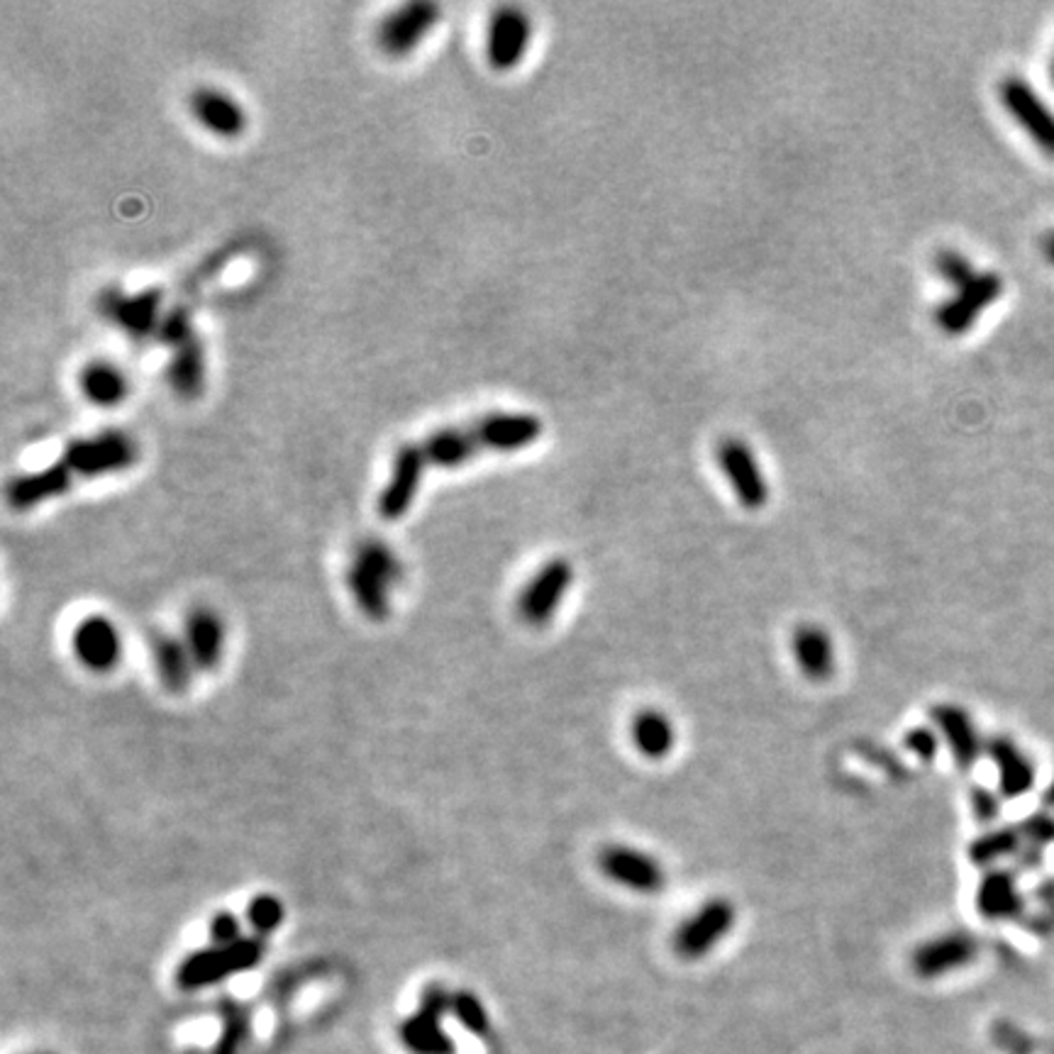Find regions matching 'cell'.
I'll return each instance as SVG.
<instances>
[{"label": "cell", "instance_id": "cell-1", "mask_svg": "<svg viewBox=\"0 0 1054 1054\" xmlns=\"http://www.w3.org/2000/svg\"><path fill=\"white\" fill-rule=\"evenodd\" d=\"M156 337L159 343L172 349L166 379L172 383L174 393L184 401L200 399L203 389H206V351H203V343L194 323H191V315L184 308L164 313Z\"/></svg>", "mask_w": 1054, "mask_h": 1054}, {"label": "cell", "instance_id": "cell-2", "mask_svg": "<svg viewBox=\"0 0 1054 1054\" xmlns=\"http://www.w3.org/2000/svg\"><path fill=\"white\" fill-rule=\"evenodd\" d=\"M262 957L264 943L259 937H242L232 945H210L181 961L176 984L186 991L206 989V986L220 984L232 974L254 969Z\"/></svg>", "mask_w": 1054, "mask_h": 1054}, {"label": "cell", "instance_id": "cell-3", "mask_svg": "<svg viewBox=\"0 0 1054 1054\" xmlns=\"http://www.w3.org/2000/svg\"><path fill=\"white\" fill-rule=\"evenodd\" d=\"M138 459V442L116 427L69 442L62 455V464L74 474V479H96V476L128 471Z\"/></svg>", "mask_w": 1054, "mask_h": 1054}, {"label": "cell", "instance_id": "cell-4", "mask_svg": "<svg viewBox=\"0 0 1054 1054\" xmlns=\"http://www.w3.org/2000/svg\"><path fill=\"white\" fill-rule=\"evenodd\" d=\"M738 923V909L728 899H710L678 923L674 931V952L682 959H703L710 955Z\"/></svg>", "mask_w": 1054, "mask_h": 1054}, {"label": "cell", "instance_id": "cell-5", "mask_svg": "<svg viewBox=\"0 0 1054 1054\" xmlns=\"http://www.w3.org/2000/svg\"><path fill=\"white\" fill-rule=\"evenodd\" d=\"M999 98L1030 142L1047 159H1054V110L1037 90L1023 76H1006L999 86Z\"/></svg>", "mask_w": 1054, "mask_h": 1054}, {"label": "cell", "instance_id": "cell-6", "mask_svg": "<svg viewBox=\"0 0 1054 1054\" xmlns=\"http://www.w3.org/2000/svg\"><path fill=\"white\" fill-rule=\"evenodd\" d=\"M598 869L616 887L632 893H660L666 889V871L654 855L630 845H608L598 852Z\"/></svg>", "mask_w": 1054, "mask_h": 1054}, {"label": "cell", "instance_id": "cell-7", "mask_svg": "<svg viewBox=\"0 0 1054 1054\" xmlns=\"http://www.w3.org/2000/svg\"><path fill=\"white\" fill-rule=\"evenodd\" d=\"M1003 276L999 271H979L977 279L959 289L955 296L935 308V325L949 337L965 335L986 308L1003 296Z\"/></svg>", "mask_w": 1054, "mask_h": 1054}, {"label": "cell", "instance_id": "cell-8", "mask_svg": "<svg viewBox=\"0 0 1054 1054\" xmlns=\"http://www.w3.org/2000/svg\"><path fill=\"white\" fill-rule=\"evenodd\" d=\"M574 584V566L569 559H550L525 584L518 596V613L528 626H547L562 608V600Z\"/></svg>", "mask_w": 1054, "mask_h": 1054}, {"label": "cell", "instance_id": "cell-9", "mask_svg": "<svg viewBox=\"0 0 1054 1054\" xmlns=\"http://www.w3.org/2000/svg\"><path fill=\"white\" fill-rule=\"evenodd\" d=\"M452 993L433 984L427 986L421 1008L415 1015L405 1018L399 1030V1037L408 1052L413 1054H452L455 1042L442 1030V1018L449 1013Z\"/></svg>", "mask_w": 1054, "mask_h": 1054}, {"label": "cell", "instance_id": "cell-10", "mask_svg": "<svg viewBox=\"0 0 1054 1054\" xmlns=\"http://www.w3.org/2000/svg\"><path fill=\"white\" fill-rule=\"evenodd\" d=\"M98 311L124 335L146 339L156 335L159 325H162V291L144 289L138 293H124L120 289H108L100 293Z\"/></svg>", "mask_w": 1054, "mask_h": 1054}, {"label": "cell", "instance_id": "cell-11", "mask_svg": "<svg viewBox=\"0 0 1054 1054\" xmlns=\"http://www.w3.org/2000/svg\"><path fill=\"white\" fill-rule=\"evenodd\" d=\"M439 18L442 8L433 3V0H413V3L395 8L393 13L379 22V47L383 50V54L395 56V59L411 54L421 47L423 40L435 30Z\"/></svg>", "mask_w": 1054, "mask_h": 1054}, {"label": "cell", "instance_id": "cell-12", "mask_svg": "<svg viewBox=\"0 0 1054 1054\" xmlns=\"http://www.w3.org/2000/svg\"><path fill=\"white\" fill-rule=\"evenodd\" d=\"M718 467L732 486V493L747 510H762L769 503V481L759 467L752 447L740 437H725L716 447Z\"/></svg>", "mask_w": 1054, "mask_h": 1054}, {"label": "cell", "instance_id": "cell-13", "mask_svg": "<svg viewBox=\"0 0 1054 1054\" xmlns=\"http://www.w3.org/2000/svg\"><path fill=\"white\" fill-rule=\"evenodd\" d=\"M532 40V20L523 8L501 6L486 28V62L496 72H510L525 59Z\"/></svg>", "mask_w": 1054, "mask_h": 1054}, {"label": "cell", "instance_id": "cell-14", "mask_svg": "<svg viewBox=\"0 0 1054 1054\" xmlns=\"http://www.w3.org/2000/svg\"><path fill=\"white\" fill-rule=\"evenodd\" d=\"M979 957V939L957 931L925 939L911 952V969L921 979H943L945 974L969 967Z\"/></svg>", "mask_w": 1054, "mask_h": 1054}, {"label": "cell", "instance_id": "cell-15", "mask_svg": "<svg viewBox=\"0 0 1054 1054\" xmlns=\"http://www.w3.org/2000/svg\"><path fill=\"white\" fill-rule=\"evenodd\" d=\"M427 457L423 445L399 447L391 464L389 481L379 496V513L387 520H401L413 508L417 491H421Z\"/></svg>", "mask_w": 1054, "mask_h": 1054}, {"label": "cell", "instance_id": "cell-16", "mask_svg": "<svg viewBox=\"0 0 1054 1054\" xmlns=\"http://www.w3.org/2000/svg\"><path fill=\"white\" fill-rule=\"evenodd\" d=\"M481 452H518L542 437V421L532 413H489L469 423Z\"/></svg>", "mask_w": 1054, "mask_h": 1054}, {"label": "cell", "instance_id": "cell-17", "mask_svg": "<svg viewBox=\"0 0 1054 1054\" xmlns=\"http://www.w3.org/2000/svg\"><path fill=\"white\" fill-rule=\"evenodd\" d=\"M188 110L194 120L220 140H237L247 130V110L228 90L198 86L188 94Z\"/></svg>", "mask_w": 1054, "mask_h": 1054}, {"label": "cell", "instance_id": "cell-18", "mask_svg": "<svg viewBox=\"0 0 1054 1054\" xmlns=\"http://www.w3.org/2000/svg\"><path fill=\"white\" fill-rule=\"evenodd\" d=\"M74 654L90 672L106 674L116 669L122 656V640L116 626L104 616H90L74 630Z\"/></svg>", "mask_w": 1054, "mask_h": 1054}, {"label": "cell", "instance_id": "cell-19", "mask_svg": "<svg viewBox=\"0 0 1054 1054\" xmlns=\"http://www.w3.org/2000/svg\"><path fill=\"white\" fill-rule=\"evenodd\" d=\"M931 720L935 730L943 735L947 750L961 772L977 764L984 742L977 725H974L965 708L955 706V703H937L931 710Z\"/></svg>", "mask_w": 1054, "mask_h": 1054}, {"label": "cell", "instance_id": "cell-20", "mask_svg": "<svg viewBox=\"0 0 1054 1054\" xmlns=\"http://www.w3.org/2000/svg\"><path fill=\"white\" fill-rule=\"evenodd\" d=\"M791 654L801 674L811 682H825L835 672V642L830 632L815 622H803L793 630Z\"/></svg>", "mask_w": 1054, "mask_h": 1054}, {"label": "cell", "instance_id": "cell-21", "mask_svg": "<svg viewBox=\"0 0 1054 1054\" xmlns=\"http://www.w3.org/2000/svg\"><path fill=\"white\" fill-rule=\"evenodd\" d=\"M993 767L999 769V791L1003 798H1020L1035 786L1037 769L1020 747L1008 738H991L986 742Z\"/></svg>", "mask_w": 1054, "mask_h": 1054}, {"label": "cell", "instance_id": "cell-22", "mask_svg": "<svg viewBox=\"0 0 1054 1054\" xmlns=\"http://www.w3.org/2000/svg\"><path fill=\"white\" fill-rule=\"evenodd\" d=\"M74 474L64 467L62 459L50 464L47 469L22 474L8 486V503L15 510H30L50 498L62 496L72 489Z\"/></svg>", "mask_w": 1054, "mask_h": 1054}, {"label": "cell", "instance_id": "cell-23", "mask_svg": "<svg viewBox=\"0 0 1054 1054\" xmlns=\"http://www.w3.org/2000/svg\"><path fill=\"white\" fill-rule=\"evenodd\" d=\"M977 909L986 921H1013L1025 909L1018 879L1006 869L986 871L977 889Z\"/></svg>", "mask_w": 1054, "mask_h": 1054}, {"label": "cell", "instance_id": "cell-24", "mask_svg": "<svg viewBox=\"0 0 1054 1054\" xmlns=\"http://www.w3.org/2000/svg\"><path fill=\"white\" fill-rule=\"evenodd\" d=\"M186 648L191 652L196 669L210 672L220 664L225 650V628L222 620L213 613V610H194L186 622Z\"/></svg>", "mask_w": 1054, "mask_h": 1054}, {"label": "cell", "instance_id": "cell-25", "mask_svg": "<svg viewBox=\"0 0 1054 1054\" xmlns=\"http://www.w3.org/2000/svg\"><path fill=\"white\" fill-rule=\"evenodd\" d=\"M84 399L98 408H116L130 395V379L120 367L106 359H94L78 373Z\"/></svg>", "mask_w": 1054, "mask_h": 1054}, {"label": "cell", "instance_id": "cell-26", "mask_svg": "<svg viewBox=\"0 0 1054 1054\" xmlns=\"http://www.w3.org/2000/svg\"><path fill=\"white\" fill-rule=\"evenodd\" d=\"M423 452L427 457V464L442 469H457L461 464H467L481 455L479 442H476L471 427L469 425H455V427H442L435 435H430L423 442Z\"/></svg>", "mask_w": 1054, "mask_h": 1054}, {"label": "cell", "instance_id": "cell-27", "mask_svg": "<svg viewBox=\"0 0 1054 1054\" xmlns=\"http://www.w3.org/2000/svg\"><path fill=\"white\" fill-rule=\"evenodd\" d=\"M630 735L634 750L648 759H664L676 747V728L672 718L656 708H642L632 718Z\"/></svg>", "mask_w": 1054, "mask_h": 1054}, {"label": "cell", "instance_id": "cell-28", "mask_svg": "<svg viewBox=\"0 0 1054 1054\" xmlns=\"http://www.w3.org/2000/svg\"><path fill=\"white\" fill-rule=\"evenodd\" d=\"M152 654L159 678H162L164 686L174 691V694H184L196 666L194 660H191L186 642L172 638V634H159L152 644Z\"/></svg>", "mask_w": 1054, "mask_h": 1054}, {"label": "cell", "instance_id": "cell-29", "mask_svg": "<svg viewBox=\"0 0 1054 1054\" xmlns=\"http://www.w3.org/2000/svg\"><path fill=\"white\" fill-rule=\"evenodd\" d=\"M347 586L351 596L357 598L359 608L365 610L369 618H387L389 613V596H387V584L377 579L367 566H361L357 562L349 564L347 569Z\"/></svg>", "mask_w": 1054, "mask_h": 1054}, {"label": "cell", "instance_id": "cell-30", "mask_svg": "<svg viewBox=\"0 0 1054 1054\" xmlns=\"http://www.w3.org/2000/svg\"><path fill=\"white\" fill-rule=\"evenodd\" d=\"M1020 830L1015 827H999V830H991L981 835L979 840H974L969 847V859L971 865L977 867H989L1001 861L1003 857H1015L1020 855Z\"/></svg>", "mask_w": 1054, "mask_h": 1054}, {"label": "cell", "instance_id": "cell-31", "mask_svg": "<svg viewBox=\"0 0 1054 1054\" xmlns=\"http://www.w3.org/2000/svg\"><path fill=\"white\" fill-rule=\"evenodd\" d=\"M355 562L361 564V566H367V569L387 586L395 584L403 576V566L399 562V557H395V554L387 545H383V542H377V540L359 545V550L355 554Z\"/></svg>", "mask_w": 1054, "mask_h": 1054}, {"label": "cell", "instance_id": "cell-32", "mask_svg": "<svg viewBox=\"0 0 1054 1054\" xmlns=\"http://www.w3.org/2000/svg\"><path fill=\"white\" fill-rule=\"evenodd\" d=\"M452 1015L459 1020L461 1028H467L476 1037L491 1035V1018L486 1013L483 1003L476 999L471 991H455L452 993Z\"/></svg>", "mask_w": 1054, "mask_h": 1054}, {"label": "cell", "instance_id": "cell-33", "mask_svg": "<svg viewBox=\"0 0 1054 1054\" xmlns=\"http://www.w3.org/2000/svg\"><path fill=\"white\" fill-rule=\"evenodd\" d=\"M283 917H286L283 903L276 897H269V893H262V897L252 899L247 905V923L257 933V937L279 931Z\"/></svg>", "mask_w": 1054, "mask_h": 1054}, {"label": "cell", "instance_id": "cell-34", "mask_svg": "<svg viewBox=\"0 0 1054 1054\" xmlns=\"http://www.w3.org/2000/svg\"><path fill=\"white\" fill-rule=\"evenodd\" d=\"M933 267L937 271V276L947 281L949 286H955L957 291L965 289L967 283L977 279L979 274L969 259L961 252H957V249H939L933 259Z\"/></svg>", "mask_w": 1054, "mask_h": 1054}, {"label": "cell", "instance_id": "cell-35", "mask_svg": "<svg viewBox=\"0 0 1054 1054\" xmlns=\"http://www.w3.org/2000/svg\"><path fill=\"white\" fill-rule=\"evenodd\" d=\"M993 1045L1006 1054H1033V1042L1011 1023L993 1025Z\"/></svg>", "mask_w": 1054, "mask_h": 1054}, {"label": "cell", "instance_id": "cell-36", "mask_svg": "<svg viewBox=\"0 0 1054 1054\" xmlns=\"http://www.w3.org/2000/svg\"><path fill=\"white\" fill-rule=\"evenodd\" d=\"M905 750L913 752L917 759H923V762H933L937 750H939V738H937V732L933 728H913L905 732Z\"/></svg>", "mask_w": 1054, "mask_h": 1054}, {"label": "cell", "instance_id": "cell-37", "mask_svg": "<svg viewBox=\"0 0 1054 1054\" xmlns=\"http://www.w3.org/2000/svg\"><path fill=\"white\" fill-rule=\"evenodd\" d=\"M1020 835L1025 837V840L1030 843V847H1042V845H1047L1054 840V818H1050V815H1030V818L1020 825Z\"/></svg>", "mask_w": 1054, "mask_h": 1054}, {"label": "cell", "instance_id": "cell-38", "mask_svg": "<svg viewBox=\"0 0 1054 1054\" xmlns=\"http://www.w3.org/2000/svg\"><path fill=\"white\" fill-rule=\"evenodd\" d=\"M242 927L240 921L232 913H218L213 915L210 921V939L213 945H232L237 939H242Z\"/></svg>", "mask_w": 1054, "mask_h": 1054}, {"label": "cell", "instance_id": "cell-39", "mask_svg": "<svg viewBox=\"0 0 1054 1054\" xmlns=\"http://www.w3.org/2000/svg\"><path fill=\"white\" fill-rule=\"evenodd\" d=\"M971 808L981 823L996 821L1001 815V801L989 789H971Z\"/></svg>", "mask_w": 1054, "mask_h": 1054}, {"label": "cell", "instance_id": "cell-40", "mask_svg": "<svg viewBox=\"0 0 1054 1054\" xmlns=\"http://www.w3.org/2000/svg\"><path fill=\"white\" fill-rule=\"evenodd\" d=\"M245 1035H247L245 1018L242 1015H230L228 1028H225L218 1047H215V1054H235L237 1047H240V1042L245 1040Z\"/></svg>", "mask_w": 1054, "mask_h": 1054}, {"label": "cell", "instance_id": "cell-41", "mask_svg": "<svg viewBox=\"0 0 1054 1054\" xmlns=\"http://www.w3.org/2000/svg\"><path fill=\"white\" fill-rule=\"evenodd\" d=\"M1040 252L1045 257V262L1054 267V230L1045 232V237L1040 240Z\"/></svg>", "mask_w": 1054, "mask_h": 1054}, {"label": "cell", "instance_id": "cell-42", "mask_svg": "<svg viewBox=\"0 0 1054 1054\" xmlns=\"http://www.w3.org/2000/svg\"><path fill=\"white\" fill-rule=\"evenodd\" d=\"M1045 801L1050 803V806H1054V781H1052L1050 789H1047V793H1045Z\"/></svg>", "mask_w": 1054, "mask_h": 1054}, {"label": "cell", "instance_id": "cell-43", "mask_svg": "<svg viewBox=\"0 0 1054 1054\" xmlns=\"http://www.w3.org/2000/svg\"><path fill=\"white\" fill-rule=\"evenodd\" d=\"M1050 78H1052V86H1054V56H1052V64H1050Z\"/></svg>", "mask_w": 1054, "mask_h": 1054}]
</instances>
